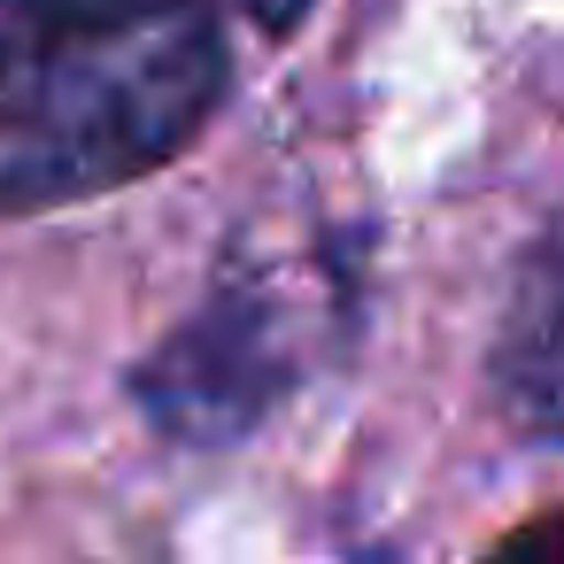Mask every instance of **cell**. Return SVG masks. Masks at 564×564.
<instances>
[{"instance_id":"cell-1","label":"cell","mask_w":564,"mask_h":564,"mask_svg":"<svg viewBox=\"0 0 564 564\" xmlns=\"http://www.w3.org/2000/svg\"><path fill=\"white\" fill-rule=\"evenodd\" d=\"M225 86L232 47L209 0H0V217L163 171Z\"/></svg>"},{"instance_id":"cell-2","label":"cell","mask_w":564,"mask_h":564,"mask_svg":"<svg viewBox=\"0 0 564 564\" xmlns=\"http://www.w3.org/2000/svg\"><path fill=\"white\" fill-rule=\"evenodd\" d=\"M286 387H294L286 302L263 286H240V279L140 364V402L178 441H232Z\"/></svg>"},{"instance_id":"cell-4","label":"cell","mask_w":564,"mask_h":564,"mask_svg":"<svg viewBox=\"0 0 564 564\" xmlns=\"http://www.w3.org/2000/svg\"><path fill=\"white\" fill-rule=\"evenodd\" d=\"M479 564H564V510H549V518L518 525V533H510V541H495Z\"/></svg>"},{"instance_id":"cell-5","label":"cell","mask_w":564,"mask_h":564,"mask_svg":"<svg viewBox=\"0 0 564 564\" xmlns=\"http://www.w3.org/2000/svg\"><path fill=\"white\" fill-rule=\"evenodd\" d=\"M232 9H248L256 32H294V24L317 9V0H232Z\"/></svg>"},{"instance_id":"cell-3","label":"cell","mask_w":564,"mask_h":564,"mask_svg":"<svg viewBox=\"0 0 564 564\" xmlns=\"http://www.w3.org/2000/svg\"><path fill=\"white\" fill-rule=\"evenodd\" d=\"M487 394L518 433L564 441V209L533 232L510 279V302L487 348Z\"/></svg>"}]
</instances>
